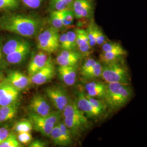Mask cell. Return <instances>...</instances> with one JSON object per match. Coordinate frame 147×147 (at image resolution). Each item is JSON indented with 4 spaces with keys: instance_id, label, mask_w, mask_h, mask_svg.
<instances>
[{
    "instance_id": "1",
    "label": "cell",
    "mask_w": 147,
    "mask_h": 147,
    "mask_svg": "<svg viewBox=\"0 0 147 147\" xmlns=\"http://www.w3.org/2000/svg\"><path fill=\"white\" fill-rule=\"evenodd\" d=\"M42 21L34 16L8 13L0 18V28L22 37H35L42 29Z\"/></svg>"
},
{
    "instance_id": "2",
    "label": "cell",
    "mask_w": 147,
    "mask_h": 147,
    "mask_svg": "<svg viewBox=\"0 0 147 147\" xmlns=\"http://www.w3.org/2000/svg\"><path fill=\"white\" fill-rule=\"evenodd\" d=\"M64 123L74 136H80L90 127V123L84 113L78 108L75 102L71 101L63 112Z\"/></svg>"
},
{
    "instance_id": "3",
    "label": "cell",
    "mask_w": 147,
    "mask_h": 147,
    "mask_svg": "<svg viewBox=\"0 0 147 147\" xmlns=\"http://www.w3.org/2000/svg\"><path fill=\"white\" fill-rule=\"evenodd\" d=\"M133 96L130 84L121 83H106L105 102L113 110H119L125 106Z\"/></svg>"
},
{
    "instance_id": "4",
    "label": "cell",
    "mask_w": 147,
    "mask_h": 147,
    "mask_svg": "<svg viewBox=\"0 0 147 147\" xmlns=\"http://www.w3.org/2000/svg\"><path fill=\"white\" fill-rule=\"evenodd\" d=\"M101 77L106 83H121L130 84L131 78L129 70L124 57L102 65Z\"/></svg>"
},
{
    "instance_id": "5",
    "label": "cell",
    "mask_w": 147,
    "mask_h": 147,
    "mask_svg": "<svg viewBox=\"0 0 147 147\" xmlns=\"http://www.w3.org/2000/svg\"><path fill=\"white\" fill-rule=\"evenodd\" d=\"M61 112H51L47 116H40L32 112L29 114V120L31 121L33 129L45 137H50L53 127L60 121Z\"/></svg>"
},
{
    "instance_id": "6",
    "label": "cell",
    "mask_w": 147,
    "mask_h": 147,
    "mask_svg": "<svg viewBox=\"0 0 147 147\" xmlns=\"http://www.w3.org/2000/svg\"><path fill=\"white\" fill-rule=\"evenodd\" d=\"M59 38L58 30L53 27L48 28L38 34L37 47L48 53H55L60 47Z\"/></svg>"
},
{
    "instance_id": "7",
    "label": "cell",
    "mask_w": 147,
    "mask_h": 147,
    "mask_svg": "<svg viewBox=\"0 0 147 147\" xmlns=\"http://www.w3.org/2000/svg\"><path fill=\"white\" fill-rule=\"evenodd\" d=\"M47 97L57 111L62 112L70 102L66 90L60 86H51L45 90Z\"/></svg>"
},
{
    "instance_id": "8",
    "label": "cell",
    "mask_w": 147,
    "mask_h": 147,
    "mask_svg": "<svg viewBox=\"0 0 147 147\" xmlns=\"http://www.w3.org/2000/svg\"><path fill=\"white\" fill-rule=\"evenodd\" d=\"M71 9L76 19L92 20L94 11V0H74Z\"/></svg>"
},
{
    "instance_id": "9",
    "label": "cell",
    "mask_w": 147,
    "mask_h": 147,
    "mask_svg": "<svg viewBox=\"0 0 147 147\" xmlns=\"http://www.w3.org/2000/svg\"><path fill=\"white\" fill-rule=\"evenodd\" d=\"M75 102L79 109L89 118H97L105 113V112L95 107L89 101L83 92H78Z\"/></svg>"
},
{
    "instance_id": "10",
    "label": "cell",
    "mask_w": 147,
    "mask_h": 147,
    "mask_svg": "<svg viewBox=\"0 0 147 147\" xmlns=\"http://www.w3.org/2000/svg\"><path fill=\"white\" fill-rule=\"evenodd\" d=\"M19 93V90L7 80L0 82V106L16 102Z\"/></svg>"
},
{
    "instance_id": "11",
    "label": "cell",
    "mask_w": 147,
    "mask_h": 147,
    "mask_svg": "<svg viewBox=\"0 0 147 147\" xmlns=\"http://www.w3.org/2000/svg\"><path fill=\"white\" fill-rule=\"evenodd\" d=\"M55 74V67L51 59L44 68L30 76V82L36 85L45 84L53 79Z\"/></svg>"
},
{
    "instance_id": "12",
    "label": "cell",
    "mask_w": 147,
    "mask_h": 147,
    "mask_svg": "<svg viewBox=\"0 0 147 147\" xmlns=\"http://www.w3.org/2000/svg\"><path fill=\"white\" fill-rule=\"evenodd\" d=\"M30 109L32 112L40 116H47L51 112V106L42 96L34 95L30 101Z\"/></svg>"
},
{
    "instance_id": "13",
    "label": "cell",
    "mask_w": 147,
    "mask_h": 147,
    "mask_svg": "<svg viewBox=\"0 0 147 147\" xmlns=\"http://www.w3.org/2000/svg\"><path fill=\"white\" fill-rule=\"evenodd\" d=\"M48 53L40 50L34 55L28 67V74L30 76L36 73L44 68L51 59Z\"/></svg>"
},
{
    "instance_id": "14",
    "label": "cell",
    "mask_w": 147,
    "mask_h": 147,
    "mask_svg": "<svg viewBox=\"0 0 147 147\" xmlns=\"http://www.w3.org/2000/svg\"><path fill=\"white\" fill-rule=\"evenodd\" d=\"M82 58V54L75 50H63L56 57V62L59 66H75Z\"/></svg>"
},
{
    "instance_id": "15",
    "label": "cell",
    "mask_w": 147,
    "mask_h": 147,
    "mask_svg": "<svg viewBox=\"0 0 147 147\" xmlns=\"http://www.w3.org/2000/svg\"><path fill=\"white\" fill-rule=\"evenodd\" d=\"M84 89L87 96L105 100L106 94V84L101 81H91L84 86Z\"/></svg>"
},
{
    "instance_id": "16",
    "label": "cell",
    "mask_w": 147,
    "mask_h": 147,
    "mask_svg": "<svg viewBox=\"0 0 147 147\" xmlns=\"http://www.w3.org/2000/svg\"><path fill=\"white\" fill-rule=\"evenodd\" d=\"M76 34V44L79 52L84 56H88L92 51V49L89 44V40L86 31L84 29L78 28L75 30Z\"/></svg>"
},
{
    "instance_id": "17",
    "label": "cell",
    "mask_w": 147,
    "mask_h": 147,
    "mask_svg": "<svg viewBox=\"0 0 147 147\" xmlns=\"http://www.w3.org/2000/svg\"><path fill=\"white\" fill-rule=\"evenodd\" d=\"M31 50L30 44L25 41L20 47L16 51L11 54L6 56L7 62L12 64H16L22 62L27 55L29 54Z\"/></svg>"
},
{
    "instance_id": "18",
    "label": "cell",
    "mask_w": 147,
    "mask_h": 147,
    "mask_svg": "<svg viewBox=\"0 0 147 147\" xmlns=\"http://www.w3.org/2000/svg\"><path fill=\"white\" fill-rule=\"evenodd\" d=\"M6 80L19 91L25 89L31 83L30 78L17 71H13L9 74Z\"/></svg>"
},
{
    "instance_id": "19",
    "label": "cell",
    "mask_w": 147,
    "mask_h": 147,
    "mask_svg": "<svg viewBox=\"0 0 147 147\" xmlns=\"http://www.w3.org/2000/svg\"><path fill=\"white\" fill-rule=\"evenodd\" d=\"M75 66H59L58 68L59 76L65 84L69 86H73L77 78V71Z\"/></svg>"
},
{
    "instance_id": "20",
    "label": "cell",
    "mask_w": 147,
    "mask_h": 147,
    "mask_svg": "<svg viewBox=\"0 0 147 147\" xmlns=\"http://www.w3.org/2000/svg\"><path fill=\"white\" fill-rule=\"evenodd\" d=\"M18 105L16 102L11 104L0 106V123L13 119L18 112Z\"/></svg>"
},
{
    "instance_id": "21",
    "label": "cell",
    "mask_w": 147,
    "mask_h": 147,
    "mask_svg": "<svg viewBox=\"0 0 147 147\" xmlns=\"http://www.w3.org/2000/svg\"><path fill=\"white\" fill-rule=\"evenodd\" d=\"M25 42V40L20 39H12L5 42L2 47V53L5 56L14 52Z\"/></svg>"
},
{
    "instance_id": "22",
    "label": "cell",
    "mask_w": 147,
    "mask_h": 147,
    "mask_svg": "<svg viewBox=\"0 0 147 147\" xmlns=\"http://www.w3.org/2000/svg\"><path fill=\"white\" fill-rule=\"evenodd\" d=\"M126 53V52L121 51H109L105 53L101 52L99 58L100 61L102 63L105 64L115 61L122 57H124Z\"/></svg>"
},
{
    "instance_id": "23",
    "label": "cell",
    "mask_w": 147,
    "mask_h": 147,
    "mask_svg": "<svg viewBox=\"0 0 147 147\" xmlns=\"http://www.w3.org/2000/svg\"><path fill=\"white\" fill-rule=\"evenodd\" d=\"M74 0H50L49 8L51 11H61L71 8Z\"/></svg>"
},
{
    "instance_id": "24",
    "label": "cell",
    "mask_w": 147,
    "mask_h": 147,
    "mask_svg": "<svg viewBox=\"0 0 147 147\" xmlns=\"http://www.w3.org/2000/svg\"><path fill=\"white\" fill-rule=\"evenodd\" d=\"M102 65L99 62H97L93 67H92L82 76L85 79H93L100 77L101 76Z\"/></svg>"
},
{
    "instance_id": "25",
    "label": "cell",
    "mask_w": 147,
    "mask_h": 147,
    "mask_svg": "<svg viewBox=\"0 0 147 147\" xmlns=\"http://www.w3.org/2000/svg\"><path fill=\"white\" fill-rule=\"evenodd\" d=\"M109 51H121L126 52V50L122 47L121 44L116 42H111L108 40L101 46V52Z\"/></svg>"
},
{
    "instance_id": "26",
    "label": "cell",
    "mask_w": 147,
    "mask_h": 147,
    "mask_svg": "<svg viewBox=\"0 0 147 147\" xmlns=\"http://www.w3.org/2000/svg\"><path fill=\"white\" fill-rule=\"evenodd\" d=\"M50 137L51 138L54 144L58 146H65L61 131L58 123L53 127Z\"/></svg>"
},
{
    "instance_id": "27",
    "label": "cell",
    "mask_w": 147,
    "mask_h": 147,
    "mask_svg": "<svg viewBox=\"0 0 147 147\" xmlns=\"http://www.w3.org/2000/svg\"><path fill=\"white\" fill-rule=\"evenodd\" d=\"M50 21L53 28L59 30L64 27L61 16V11H51Z\"/></svg>"
},
{
    "instance_id": "28",
    "label": "cell",
    "mask_w": 147,
    "mask_h": 147,
    "mask_svg": "<svg viewBox=\"0 0 147 147\" xmlns=\"http://www.w3.org/2000/svg\"><path fill=\"white\" fill-rule=\"evenodd\" d=\"M58 125L61 131L65 146L71 144L72 143V134L70 130L65 125L63 121H59Z\"/></svg>"
},
{
    "instance_id": "29",
    "label": "cell",
    "mask_w": 147,
    "mask_h": 147,
    "mask_svg": "<svg viewBox=\"0 0 147 147\" xmlns=\"http://www.w3.org/2000/svg\"><path fill=\"white\" fill-rule=\"evenodd\" d=\"M14 129L18 133L31 132L33 130V125L30 120H23L16 123Z\"/></svg>"
},
{
    "instance_id": "30",
    "label": "cell",
    "mask_w": 147,
    "mask_h": 147,
    "mask_svg": "<svg viewBox=\"0 0 147 147\" xmlns=\"http://www.w3.org/2000/svg\"><path fill=\"white\" fill-rule=\"evenodd\" d=\"M19 5L18 0H0V11H14Z\"/></svg>"
},
{
    "instance_id": "31",
    "label": "cell",
    "mask_w": 147,
    "mask_h": 147,
    "mask_svg": "<svg viewBox=\"0 0 147 147\" xmlns=\"http://www.w3.org/2000/svg\"><path fill=\"white\" fill-rule=\"evenodd\" d=\"M96 25L95 24L94 21L92 20L90 24L86 30L88 38L89 40L90 45L92 47H94L96 45V39H95V28Z\"/></svg>"
},
{
    "instance_id": "32",
    "label": "cell",
    "mask_w": 147,
    "mask_h": 147,
    "mask_svg": "<svg viewBox=\"0 0 147 147\" xmlns=\"http://www.w3.org/2000/svg\"><path fill=\"white\" fill-rule=\"evenodd\" d=\"M61 16L64 26H69L73 23L75 16L72 9H67L61 11Z\"/></svg>"
},
{
    "instance_id": "33",
    "label": "cell",
    "mask_w": 147,
    "mask_h": 147,
    "mask_svg": "<svg viewBox=\"0 0 147 147\" xmlns=\"http://www.w3.org/2000/svg\"><path fill=\"white\" fill-rule=\"evenodd\" d=\"M20 143L16 138V135L11 133L9 134L3 142L0 144V147H21Z\"/></svg>"
},
{
    "instance_id": "34",
    "label": "cell",
    "mask_w": 147,
    "mask_h": 147,
    "mask_svg": "<svg viewBox=\"0 0 147 147\" xmlns=\"http://www.w3.org/2000/svg\"><path fill=\"white\" fill-rule=\"evenodd\" d=\"M95 39L96 45L99 46H102L109 40L104 33L98 25L96 26L95 28Z\"/></svg>"
},
{
    "instance_id": "35",
    "label": "cell",
    "mask_w": 147,
    "mask_h": 147,
    "mask_svg": "<svg viewBox=\"0 0 147 147\" xmlns=\"http://www.w3.org/2000/svg\"><path fill=\"white\" fill-rule=\"evenodd\" d=\"M18 140L22 144H30L32 141V137L30 132L18 133Z\"/></svg>"
},
{
    "instance_id": "36",
    "label": "cell",
    "mask_w": 147,
    "mask_h": 147,
    "mask_svg": "<svg viewBox=\"0 0 147 147\" xmlns=\"http://www.w3.org/2000/svg\"><path fill=\"white\" fill-rule=\"evenodd\" d=\"M98 61L95 60L93 58H87L86 59L84 63H83L81 69V75L85 73L89 69L93 67Z\"/></svg>"
},
{
    "instance_id": "37",
    "label": "cell",
    "mask_w": 147,
    "mask_h": 147,
    "mask_svg": "<svg viewBox=\"0 0 147 147\" xmlns=\"http://www.w3.org/2000/svg\"><path fill=\"white\" fill-rule=\"evenodd\" d=\"M59 41L60 46L63 50H71L69 42L67 33H62L61 36H59Z\"/></svg>"
},
{
    "instance_id": "38",
    "label": "cell",
    "mask_w": 147,
    "mask_h": 147,
    "mask_svg": "<svg viewBox=\"0 0 147 147\" xmlns=\"http://www.w3.org/2000/svg\"><path fill=\"white\" fill-rule=\"evenodd\" d=\"M67 34L71 50H75L76 47H77L76 34L75 31H69L67 32Z\"/></svg>"
},
{
    "instance_id": "39",
    "label": "cell",
    "mask_w": 147,
    "mask_h": 147,
    "mask_svg": "<svg viewBox=\"0 0 147 147\" xmlns=\"http://www.w3.org/2000/svg\"><path fill=\"white\" fill-rule=\"evenodd\" d=\"M24 5L31 9H37L42 5V0H21Z\"/></svg>"
},
{
    "instance_id": "40",
    "label": "cell",
    "mask_w": 147,
    "mask_h": 147,
    "mask_svg": "<svg viewBox=\"0 0 147 147\" xmlns=\"http://www.w3.org/2000/svg\"><path fill=\"white\" fill-rule=\"evenodd\" d=\"M9 134L10 132L7 127H2L0 128V144L5 140Z\"/></svg>"
},
{
    "instance_id": "41",
    "label": "cell",
    "mask_w": 147,
    "mask_h": 147,
    "mask_svg": "<svg viewBox=\"0 0 147 147\" xmlns=\"http://www.w3.org/2000/svg\"><path fill=\"white\" fill-rule=\"evenodd\" d=\"M47 146V144L42 141L39 140H36L35 141H32L29 144L30 147H44Z\"/></svg>"
},
{
    "instance_id": "42",
    "label": "cell",
    "mask_w": 147,
    "mask_h": 147,
    "mask_svg": "<svg viewBox=\"0 0 147 147\" xmlns=\"http://www.w3.org/2000/svg\"><path fill=\"white\" fill-rule=\"evenodd\" d=\"M2 47L1 45V43L0 42V64L1 63L2 59Z\"/></svg>"
}]
</instances>
